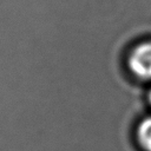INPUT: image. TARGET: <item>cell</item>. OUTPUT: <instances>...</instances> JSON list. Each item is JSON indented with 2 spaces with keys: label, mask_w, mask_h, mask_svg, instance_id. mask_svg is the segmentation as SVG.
Listing matches in <instances>:
<instances>
[{
  "label": "cell",
  "mask_w": 151,
  "mask_h": 151,
  "mask_svg": "<svg viewBox=\"0 0 151 151\" xmlns=\"http://www.w3.org/2000/svg\"><path fill=\"white\" fill-rule=\"evenodd\" d=\"M129 67L138 78L151 79V42L140 44L131 52Z\"/></svg>",
  "instance_id": "1"
},
{
  "label": "cell",
  "mask_w": 151,
  "mask_h": 151,
  "mask_svg": "<svg viewBox=\"0 0 151 151\" xmlns=\"http://www.w3.org/2000/svg\"><path fill=\"white\" fill-rule=\"evenodd\" d=\"M138 142L146 151H151V118L144 119L137 130Z\"/></svg>",
  "instance_id": "2"
},
{
  "label": "cell",
  "mask_w": 151,
  "mask_h": 151,
  "mask_svg": "<svg viewBox=\"0 0 151 151\" xmlns=\"http://www.w3.org/2000/svg\"><path fill=\"white\" fill-rule=\"evenodd\" d=\"M149 100H150V103H151V92H150V94H149Z\"/></svg>",
  "instance_id": "3"
}]
</instances>
